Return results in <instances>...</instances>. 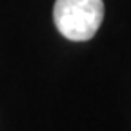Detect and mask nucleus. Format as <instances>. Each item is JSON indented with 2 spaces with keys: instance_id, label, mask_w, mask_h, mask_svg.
I'll use <instances>...</instances> for the list:
<instances>
[{
  "instance_id": "nucleus-1",
  "label": "nucleus",
  "mask_w": 131,
  "mask_h": 131,
  "mask_svg": "<svg viewBox=\"0 0 131 131\" xmlns=\"http://www.w3.org/2000/svg\"><path fill=\"white\" fill-rule=\"evenodd\" d=\"M53 20L62 37L73 42L91 40L104 20L102 0H57Z\"/></svg>"
}]
</instances>
